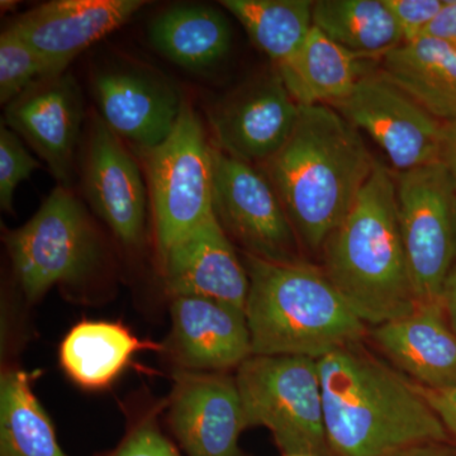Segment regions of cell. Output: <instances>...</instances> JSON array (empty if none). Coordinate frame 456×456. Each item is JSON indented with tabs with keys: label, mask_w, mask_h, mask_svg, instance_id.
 <instances>
[{
	"label": "cell",
	"mask_w": 456,
	"mask_h": 456,
	"mask_svg": "<svg viewBox=\"0 0 456 456\" xmlns=\"http://www.w3.org/2000/svg\"><path fill=\"white\" fill-rule=\"evenodd\" d=\"M84 193L99 218L127 248L145 233L146 187L126 143L101 117L93 118L83 163Z\"/></svg>",
	"instance_id": "obj_14"
},
{
	"label": "cell",
	"mask_w": 456,
	"mask_h": 456,
	"mask_svg": "<svg viewBox=\"0 0 456 456\" xmlns=\"http://www.w3.org/2000/svg\"><path fill=\"white\" fill-rule=\"evenodd\" d=\"M367 132L397 173L440 160L444 123L379 75H364L350 94L330 106Z\"/></svg>",
	"instance_id": "obj_10"
},
{
	"label": "cell",
	"mask_w": 456,
	"mask_h": 456,
	"mask_svg": "<svg viewBox=\"0 0 456 456\" xmlns=\"http://www.w3.org/2000/svg\"><path fill=\"white\" fill-rule=\"evenodd\" d=\"M84 118L82 92L70 74L44 77L5 106L3 122L68 188Z\"/></svg>",
	"instance_id": "obj_16"
},
{
	"label": "cell",
	"mask_w": 456,
	"mask_h": 456,
	"mask_svg": "<svg viewBox=\"0 0 456 456\" xmlns=\"http://www.w3.org/2000/svg\"><path fill=\"white\" fill-rule=\"evenodd\" d=\"M314 27L358 57L384 56L403 44L383 0H318Z\"/></svg>",
	"instance_id": "obj_24"
},
{
	"label": "cell",
	"mask_w": 456,
	"mask_h": 456,
	"mask_svg": "<svg viewBox=\"0 0 456 456\" xmlns=\"http://www.w3.org/2000/svg\"><path fill=\"white\" fill-rule=\"evenodd\" d=\"M398 371L422 388H456V334L443 302L419 303L407 316L369 329Z\"/></svg>",
	"instance_id": "obj_18"
},
{
	"label": "cell",
	"mask_w": 456,
	"mask_h": 456,
	"mask_svg": "<svg viewBox=\"0 0 456 456\" xmlns=\"http://www.w3.org/2000/svg\"><path fill=\"white\" fill-rule=\"evenodd\" d=\"M213 213L242 253L273 263L301 259V244L266 174L212 149Z\"/></svg>",
	"instance_id": "obj_9"
},
{
	"label": "cell",
	"mask_w": 456,
	"mask_h": 456,
	"mask_svg": "<svg viewBox=\"0 0 456 456\" xmlns=\"http://www.w3.org/2000/svg\"><path fill=\"white\" fill-rule=\"evenodd\" d=\"M149 40L174 64L187 70L202 71L218 64L230 53L232 28L217 8L179 4L152 20Z\"/></svg>",
	"instance_id": "obj_21"
},
{
	"label": "cell",
	"mask_w": 456,
	"mask_h": 456,
	"mask_svg": "<svg viewBox=\"0 0 456 456\" xmlns=\"http://www.w3.org/2000/svg\"><path fill=\"white\" fill-rule=\"evenodd\" d=\"M169 422L188 456H242L239 441L246 425L235 378L180 370Z\"/></svg>",
	"instance_id": "obj_15"
},
{
	"label": "cell",
	"mask_w": 456,
	"mask_h": 456,
	"mask_svg": "<svg viewBox=\"0 0 456 456\" xmlns=\"http://www.w3.org/2000/svg\"><path fill=\"white\" fill-rule=\"evenodd\" d=\"M161 259L171 296L202 297L245 312L248 272L215 213L178 240Z\"/></svg>",
	"instance_id": "obj_17"
},
{
	"label": "cell",
	"mask_w": 456,
	"mask_h": 456,
	"mask_svg": "<svg viewBox=\"0 0 456 456\" xmlns=\"http://www.w3.org/2000/svg\"><path fill=\"white\" fill-rule=\"evenodd\" d=\"M0 456H68L49 417L33 395L26 371L7 370L0 380Z\"/></svg>",
	"instance_id": "obj_26"
},
{
	"label": "cell",
	"mask_w": 456,
	"mask_h": 456,
	"mask_svg": "<svg viewBox=\"0 0 456 456\" xmlns=\"http://www.w3.org/2000/svg\"><path fill=\"white\" fill-rule=\"evenodd\" d=\"M301 106L279 71L260 75L218 102L211 113L217 149L250 165H265L292 136Z\"/></svg>",
	"instance_id": "obj_11"
},
{
	"label": "cell",
	"mask_w": 456,
	"mask_h": 456,
	"mask_svg": "<svg viewBox=\"0 0 456 456\" xmlns=\"http://www.w3.org/2000/svg\"><path fill=\"white\" fill-rule=\"evenodd\" d=\"M171 353L185 370L224 373L253 355L244 311L202 297H173Z\"/></svg>",
	"instance_id": "obj_19"
},
{
	"label": "cell",
	"mask_w": 456,
	"mask_h": 456,
	"mask_svg": "<svg viewBox=\"0 0 456 456\" xmlns=\"http://www.w3.org/2000/svg\"><path fill=\"white\" fill-rule=\"evenodd\" d=\"M101 118L139 152L163 143L182 114L185 99L167 77L143 66H110L93 77Z\"/></svg>",
	"instance_id": "obj_12"
},
{
	"label": "cell",
	"mask_w": 456,
	"mask_h": 456,
	"mask_svg": "<svg viewBox=\"0 0 456 456\" xmlns=\"http://www.w3.org/2000/svg\"><path fill=\"white\" fill-rule=\"evenodd\" d=\"M422 395L435 411L456 445V388L432 391L419 387Z\"/></svg>",
	"instance_id": "obj_31"
},
{
	"label": "cell",
	"mask_w": 456,
	"mask_h": 456,
	"mask_svg": "<svg viewBox=\"0 0 456 456\" xmlns=\"http://www.w3.org/2000/svg\"><path fill=\"white\" fill-rule=\"evenodd\" d=\"M44 77L46 70L40 57L8 26L0 37V103L8 106Z\"/></svg>",
	"instance_id": "obj_27"
},
{
	"label": "cell",
	"mask_w": 456,
	"mask_h": 456,
	"mask_svg": "<svg viewBox=\"0 0 456 456\" xmlns=\"http://www.w3.org/2000/svg\"><path fill=\"white\" fill-rule=\"evenodd\" d=\"M41 167L40 161L29 154L16 132L4 123L0 127V207L13 213L14 196L18 185Z\"/></svg>",
	"instance_id": "obj_28"
},
{
	"label": "cell",
	"mask_w": 456,
	"mask_h": 456,
	"mask_svg": "<svg viewBox=\"0 0 456 456\" xmlns=\"http://www.w3.org/2000/svg\"><path fill=\"white\" fill-rule=\"evenodd\" d=\"M283 456H312V455H305V454H292V455H283Z\"/></svg>",
	"instance_id": "obj_36"
},
{
	"label": "cell",
	"mask_w": 456,
	"mask_h": 456,
	"mask_svg": "<svg viewBox=\"0 0 456 456\" xmlns=\"http://www.w3.org/2000/svg\"><path fill=\"white\" fill-rule=\"evenodd\" d=\"M441 302H443L444 308H445L450 325H452L456 334V265L450 273L445 287H444Z\"/></svg>",
	"instance_id": "obj_35"
},
{
	"label": "cell",
	"mask_w": 456,
	"mask_h": 456,
	"mask_svg": "<svg viewBox=\"0 0 456 456\" xmlns=\"http://www.w3.org/2000/svg\"><path fill=\"white\" fill-rule=\"evenodd\" d=\"M220 4L277 68L298 53L314 28L310 0H222Z\"/></svg>",
	"instance_id": "obj_25"
},
{
	"label": "cell",
	"mask_w": 456,
	"mask_h": 456,
	"mask_svg": "<svg viewBox=\"0 0 456 456\" xmlns=\"http://www.w3.org/2000/svg\"><path fill=\"white\" fill-rule=\"evenodd\" d=\"M242 261L248 277L245 314L253 355L318 360L367 338L368 325L322 268L305 260L273 263L248 254Z\"/></svg>",
	"instance_id": "obj_4"
},
{
	"label": "cell",
	"mask_w": 456,
	"mask_h": 456,
	"mask_svg": "<svg viewBox=\"0 0 456 456\" xmlns=\"http://www.w3.org/2000/svg\"><path fill=\"white\" fill-rule=\"evenodd\" d=\"M142 0H53L13 20L14 29L44 62L46 77L65 74L75 57L125 25Z\"/></svg>",
	"instance_id": "obj_13"
},
{
	"label": "cell",
	"mask_w": 456,
	"mask_h": 456,
	"mask_svg": "<svg viewBox=\"0 0 456 456\" xmlns=\"http://www.w3.org/2000/svg\"><path fill=\"white\" fill-rule=\"evenodd\" d=\"M212 149L202 121L185 101L170 136L140 152L161 257L213 213Z\"/></svg>",
	"instance_id": "obj_6"
},
{
	"label": "cell",
	"mask_w": 456,
	"mask_h": 456,
	"mask_svg": "<svg viewBox=\"0 0 456 456\" xmlns=\"http://www.w3.org/2000/svg\"><path fill=\"white\" fill-rule=\"evenodd\" d=\"M235 380L246 428H268L283 455L332 456L316 359L251 355Z\"/></svg>",
	"instance_id": "obj_5"
},
{
	"label": "cell",
	"mask_w": 456,
	"mask_h": 456,
	"mask_svg": "<svg viewBox=\"0 0 456 456\" xmlns=\"http://www.w3.org/2000/svg\"><path fill=\"white\" fill-rule=\"evenodd\" d=\"M399 226L417 302H441L456 265V183L443 161L397 173Z\"/></svg>",
	"instance_id": "obj_8"
},
{
	"label": "cell",
	"mask_w": 456,
	"mask_h": 456,
	"mask_svg": "<svg viewBox=\"0 0 456 456\" xmlns=\"http://www.w3.org/2000/svg\"><path fill=\"white\" fill-rule=\"evenodd\" d=\"M439 121L456 119V50L422 36L383 56L382 73Z\"/></svg>",
	"instance_id": "obj_20"
},
{
	"label": "cell",
	"mask_w": 456,
	"mask_h": 456,
	"mask_svg": "<svg viewBox=\"0 0 456 456\" xmlns=\"http://www.w3.org/2000/svg\"><path fill=\"white\" fill-rule=\"evenodd\" d=\"M391 12L403 44L422 37L428 27L439 16L445 0H383Z\"/></svg>",
	"instance_id": "obj_29"
},
{
	"label": "cell",
	"mask_w": 456,
	"mask_h": 456,
	"mask_svg": "<svg viewBox=\"0 0 456 456\" xmlns=\"http://www.w3.org/2000/svg\"><path fill=\"white\" fill-rule=\"evenodd\" d=\"M359 59L314 27L298 53L277 70L299 106H332L364 77Z\"/></svg>",
	"instance_id": "obj_22"
},
{
	"label": "cell",
	"mask_w": 456,
	"mask_h": 456,
	"mask_svg": "<svg viewBox=\"0 0 456 456\" xmlns=\"http://www.w3.org/2000/svg\"><path fill=\"white\" fill-rule=\"evenodd\" d=\"M327 278L365 325L407 316L417 302L399 226L395 175L378 163L322 248Z\"/></svg>",
	"instance_id": "obj_3"
},
{
	"label": "cell",
	"mask_w": 456,
	"mask_h": 456,
	"mask_svg": "<svg viewBox=\"0 0 456 456\" xmlns=\"http://www.w3.org/2000/svg\"><path fill=\"white\" fill-rule=\"evenodd\" d=\"M377 164L358 128L334 108L317 104L301 106L292 136L263 167L299 244L322 251Z\"/></svg>",
	"instance_id": "obj_2"
},
{
	"label": "cell",
	"mask_w": 456,
	"mask_h": 456,
	"mask_svg": "<svg viewBox=\"0 0 456 456\" xmlns=\"http://www.w3.org/2000/svg\"><path fill=\"white\" fill-rule=\"evenodd\" d=\"M149 345L121 323L84 321L66 335L60 362L77 386L90 391L107 388L125 370L132 356Z\"/></svg>",
	"instance_id": "obj_23"
},
{
	"label": "cell",
	"mask_w": 456,
	"mask_h": 456,
	"mask_svg": "<svg viewBox=\"0 0 456 456\" xmlns=\"http://www.w3.org/2000/svg\"><path fill=\"white\" fill-rule=\"evenodd\" d=\"M317 362L332 456H387L416 444L452 441L419 387L362 344Z\"/></svg>",
	"instance_id": "obj_1"
},
{
	"label": "cell",
	"mask_w": 456,
	"mask_h": 456,
	"mask_svg": "<svg viewBox=\"0 0 456 456\" xmlns=\"http://www.w3.org/2000/svg\"><path fill=\"white\" fill-rule=\"evenodd\" d=\"M440 160L446 165L456 183V119L444 123Z\"/></svg>",
	"instance_id": "obj_34"
},
{
	"label": "cell",
	"mask_w": 456,
	"mask_h": 456,
	"mask_svg": "<svg viewBox=\"0 0 456 456\" xmlns=\"http://www.w3.org/2000/svg\"><path fill=\"white\" fill-rule=\"evenodd\" d=\"M387 456H456V445L452 441H432L407 446Z\"/></svg>",
	"instance_id": "obj_33"
},
{
	"label": "cell",
	"mask_w": 456,
	"mask_h": 456,
	"mask_svg": "<svg viewBox=\"0 0 456 456\" xmlns=\"http://www.w3.org/2000/svg\"><path fill=\"white\" fill-rule=\"evenodd\" d=\"M108 456H182L154 424L134 428L121 446Z\"/></svg>",
	"instance_id": "obj_30"
},
{
	"label": "cell",
	"mask_w": 456,
	"mask_h": 456,
	"mask_svg": "<svg viewBox=\"0 0 456 456\" xmlns=\"http://www.w3.org/2000/svg\"><path fill=\"white\" fill-rule=\"evenodd\" d=\"M14 274L29 301L56 284L77 283L97 265V231L68 188L51 191L37 213L4 237Z\"/></svg>",
	"instance_id": "obj_7"
},
{
	"label": "cell",
	"mask_w": 456,
	"mask_h": 456,
	"mask_svg": "<svg viewBox=\"0 0 456 456\" xmlns=\"http://www.w3.org/2000/svg\"><path fill=\"white\" fill-rule=\"evenodd\" d=\"M426 35L439 38L456 50V0H445L439 16L435 18Z\"/></svg>",
	"instance_id": "obj_32"
}]
</instances>
